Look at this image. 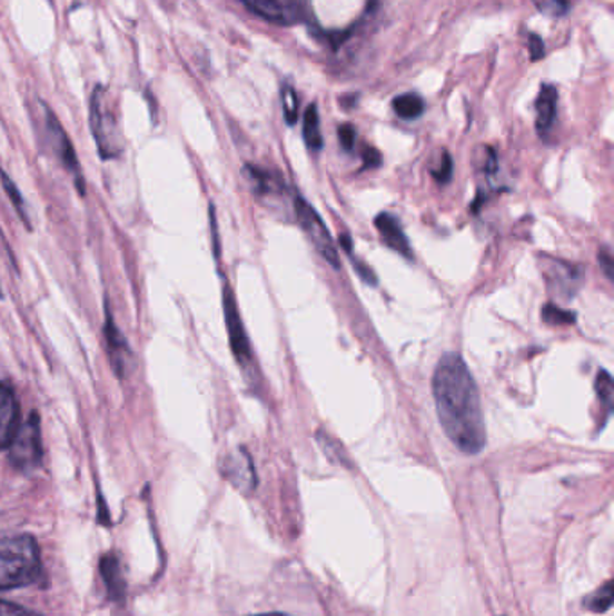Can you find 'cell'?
<instances>
[{"label":"cell","instance_id":"1","mask_svg":"<svg viewBox=\"0 0 614 616\" xmlns=\"http://www.w3.org/2000/svg\"><path fill=\"white\" fill-rule=\"evenodd\" d=\"M436 413L445 435L465 455L487 446V427L476 380L458 354H445L433 375Z\"/></svg>","mask_w":614,"mask_h":616},{"label":"cell","instance_id":"2","mask_svg":"<svg viewBox=\"0 0 614 616\" xmlns=\"http://www.w3.org/2000/svg\"><path fill=\"white\" fill-rule=\"evenodd\" d=\"M42 578L37 540L28 534H0V589L31 586Z\"/></svg>","mask_w":614,"mask_h":616},{"label":"cell","instance_id":"3","mask_svg":"<svg viewBox=\"0 0 614 616\" xmlns=\"http://www.w3.org/2000/svg\"><path fill=\"white\" fill-rule=\"evenodd\" d=\"M90 132L95 136L96 147L101 159H116L123 152V138L119 130L118 118L110 105L109 90L98 86L90 96Z\"/></svg>","mask_w":614,"mask_h":616},{"label":"cell","instance_id":"4","mask_svg":"<svg viewBox=\"0 0 614 616\" xmlns=\"http://www.w3.org/2000/svg\"><path fill=\"white\" fill-rule=\"evenodd\" d=\"M294 213L298 219L299 226L307 235L308 240L314 244L317 252L330 264L334 269H339L340 260L337 255L336 244L331 238L330 231L326 228L321 217L317 215L316 209L303 199L301 195H294Z\"/></svg>","mask_w":614,"mask_h":616},{"label":"cell","instance_id":"5","mask_svg":"<svg viewBox=\"0 0 614 616\" xmlns=\"http://www.w3.org/2000/svg\"><path fill=\"white\" fill-rule=\"evenodd\" d=\"M10 449L11 464L20 470H33L42 461V438H40V420L37 413L29 415L24 424H20Z\"/></svg>","mask_w":614,"mask_h":616},{"label":"cell","instance_id":"6","mask_svg":"<svg viewBox=\"0 0 614 616\" xmlns=\"http://www.w3.org/2000/svg\"><path fill=\"white\" fill-rule=\"evenodd\" d=\"M46 130H48L49 145H51L52 150H55L58 159L62 162L63 168L75 177L76 185L80 188V193L83 195V191H86L83 173H81L80 161H78V157H76L71 139L67 136L57 116L52 115L48 107H46Z\"/></svg>","mask_w":614,"mask_h":616},{"label":"cell","instance_id":"7","mask_svg":"<svg viewBox=\"0 0 614 616\" xmlns=\"http://www.w3.org/2000/svg\"><path fill=\"white\" fill-rule=\"evenodd\" d=\"M224 316H226L227 334H229L232 354L240 365H249L252 360L251 345L247 339L246 328H244L240 314H238L237 301H235V296L229 287H224Z\"/></svg>","mask_w":614,"mask_h":616},{"label":"cell","instance_id":"8","mask_svg":"<svg viewBox=\"0 0 614 616\" xmlns=\"http://www.w3.org/2000/svg\"><path fill=\"white\" fill-rule=\"evenodd\" d=\"M222 475L232 487L244 494H251L258 485V476H256L251 455L244 447H238L226 456L222 464Z\"/></svg>","mask_w":614,"mask_h":616},{"label":"cell","instance_id":"9","mask_svg":"<svg viewBox=\"0 0 614 616\" xmlns=\"http://www.w3.org/2000/svg\"><path fill=\"white\" fill-rule=\"evenodd\" d=\"M244 4L261 19L279 26L296 24L301 14L298 0H244Z\"/></svg>","mask_w":614,"mask_h":616},{"label":"cell","instance_id":"10","mask_svg":"<svg viewBox=\"0 0 614 616\" xmlns=\"http://www.w3.org/2000/svg\"><path fill=\"white\" fill-rule=\"evenodd\" d=\"M19 426L17 395L8 382L0 380V450L11 446Z\"/></svg>","mask_w":614,"mask_h":616},{"label":"cell","instance_id":"11","mask_svg":"<svg viewBox=\"0 0 614 616\" xmlns=\"http://www.w3.org/2000/svg\"><path fill=\"white\" fill-rule=\"evenodd\" d=\"M105 341H107V348H109L113 371L119 377H123L125 368H127L128 359L132 357V351H130L127 339L119 330L118 325L113 321L109 307H107V316H105Z\"/></svg>","mask_w":614,"mask_h":616},{"label":"cell","instance_id":"12","mask_svg":"<svg viewBox=\"0 0 614 616\" xmlns=\"http://www.w3.org/2000/svg\"><path fill=\"white\" fill-rule=\"evenodd\" d=\"M548 284L557 290L558 296H563L564 299H572L584 284V270H582V267L573 266V264L557 261L549 269Z\"/></svg>","mask_w":614,"mask_h":616},{"label":"cell","instance_id":"13","mask_svg":"<svg viewBox=\"0 0 614 616\" xmlns=\"http://www.w3.org/2000/svg\"><path fill=\"white\" fill-rule=\"evenodd\" d=\"M375 228H377L378 235L383 238V242L398 252L402 257L412 260V244L407 240L406 232L402 229L400 222H398L392 213L377 215L375 219Z\"/></svg>","mask_w":614,"mask_h":616},{"label":"cell","instance_id":"14","mask_svg":"<svg viewBox=\"0 0 614 616\" xmlns=\"http://www.w3.org/2000/svg\"><path fill=\"white\" fill-rule=\"evenodd\" d=\"M557 100L558 92L552 83H544L541 87L539 96L535 101V127L541 136L552 130L553 123H555V116H557Z\"/></svg>","mask_w":614,"mask_h":616},{"label":"cell","instance_id":"15","mask_svg":"<svg viewBox=\"0 0 614 616\" xmlns=\"http://www.w3.org/2000/svg\"><path fill=\"white\" fill-rule=\"evenodd\" d=\"M101 578H103L105 588L109 593L110 600L113 603H123L127 595V583H125L123 572L119 565L118 555L107 554L101 557L100 563Z\"/></svg>","mask_w":614,"mask_h":616},{"label":"cell","instance_id":"16","mask_svg":"<svg viewBox=\"0 0 614 616\" xmlns=\"http://www.w3.org/2000/svg\"><path fill=\"white\" fill-rule=\"evenodd\" d=\"M303 138L307 142V147L314 152H319L323 148L321 129H319V112H317V105H310L307 112H305V119H303Z\"/></svg>","mask_w":614,"mask_h":616},{"label":"cell","instance_id":"17","mask_svg":"<svg viewBox=\"0 0 614 616\" xmlns=\"http://www.w3.org/2000/svg\"><path fill=\"white\" fill-rule=\"evenodd\" d=\"M393 110L395 115L402 119H416L420 118L426 110V103L422 100L420 96L407 92V95L397 96L393 100Z\"/></svg>","mask_w":614,"mask_h":616},{"label":"cell","instance_id":"18","mask_svg":"<svg viewBox=\"0 0 614 616\" xmlns=\"http://www.w3.org/2000/svg\"><path fill=\"white\" fill-rule=\"evenodd\" d=\"M595 391L598 403H601L602 408L605 409L607 417H610L611 413H613L614 403V385L610 371L601 370L596 374Z\"/></svg>","mask_w":614,"mask_h":616},{"label":"cell","instance_id":"19","mask_svg":"<svg viewBox=\"0 0 614 616\" xmlns=\"http://www.w3.org/2000/svg\"><path fill=\"white\" fill-rule=\"evenodd\" d=\"M611 606H613V584H611V580H607L595 593H591L590 597H586V600H584V607H586L587 612L601 613V615L602 613L610 612Z\"/></svg>","mask_w":614,"mask_h":616},{"label":"cell","instance_id":"20","mask_svg":"<svg viewBox=\"0 0 614 616\" xmlns=\"http://www.w3.org/2000/svg\"><path fill=\"white\" fill-rule=\"evenodd\" d=\"M246 173L249 176V180L252 182L256 193L267 195L273 193L276 190V186H279L278 179L273 177V173L261 168L247 165Z\"/></svg>","mask_w":614,"mask_h":616},{"label":"cell","instance_id":"21","mask_svg":"<svg viewBox=\"0 0 614 616\" xmlns=\"http://www.w3.org/2000/svg\"><path fill=\"white\" fill-rule=\"evenodd\" d=\"M317 441L319 446L325 450V455L330 458L331 461L336 464L348 465V456H346L345 447L340 446L339 441L336 438L328 435L325 431H317Z\"/></svg>","mask_w":614,"mask_h":616},{"label":"cell","instance_id":"22","mask_svg":"<svg viewBox=\"0 0 614 616\" xmlns=\"http://www.w3.org/2000/svg\"><path fill=\"white\" fill-rule=\"evenodd\" d=\"M0 182H2V186H4L6 193H8L11 202H13L14 209L19 211L20 217H22V220L28 223L29 228L28 213H26V202L24 199H22V195H20L19 188H17V185H14L13 180L8 177V173L2 170H0Z\"/></svg>","mask_w":614,"mask_h":616},{"label":"cell","instance_id":"23","mask_svg":"<svg viewBox=\"0 0 614 616\" xmlns=\"http://www.w3.org/2000/svg\"><path fill=\"white\" fill-rule=\"evenodd\" d=\"M281 105H284V116L287 119V123H296L299 116V101L298 95H296V90L293 87H281Z\"/></svg>","mask_w":614,"mask_h":616},{"label":"cell","instance_id":"24","mask_svg":"<svg viewBox=\"0 0 614 616\" xmlns=\"http://www.w3.org/2000/svg\"><path fill=\"white\" fill-rule=\"evenodd\" d=\"M544 321L549 322V325H575V314L570 312V310H564V308L555 307V305L548 304L543 308Z\"/></svg>","mask_w":614,"mask_h":616},{"label":"cell","instance_id":"25","mask_svg":"<svg viewBox=\"0 0 614 616\" xmlns=\"http://www.w3.org/2000/svg\"><path fill=\"white\" fill-rule=\"evenodd\" d=\"M532 2L541 13L549 14V17H564L570 10L566 0H532Z\"/></svg>","mask_w":614,"mask_h":616},{"label":"cell","instance_id":"26","mask_svg":"<svg viewBox=\"0 0 614 616\" xmlns=\"http://www.w3.org/2000/svg\"><path fill=\"white\" fill-rule=\"evenodd\" d=\"M433 176H435V179L438 180V182H442V185L449 182L450 177H453V159H450L449 153H442L438 168L433 170Z\"/></svg>","mask_w":614,"mask_h":616},{"label":"cell","instance_id":"27","mask_svg":"<svg viewBox=\"0 0 614 616\" xmlns=\"http://www.w3.org/2000/svg\"><path fill=\"white\" fill-rule=\"evenodd\" d=\"M337 136H339V142L343 150H345V152H351L355 147V139H357V132H355L354 125H340L339 130H337Z\"/></svg>","mask_w":614,"mask_h":616},{"label":"cell","instance_id":"28","mask_svg":"<svg viewBox=\"0 0 614 616\" xmlns=\"http://www.w3.org/2000/svg\"><path fill=\"white\" fill-rule=\"evenodd\" d=\"M0 616H38L37 613L26 607L17 606V604L4 603L0 600Z\"/></svg>","mask_w":614,"mask_h":616},{"label":"cell","instance_id":"29","mask_svg":"<svg viewBox=\"0 0 614 616\" xmlns=\"http://www.w3.org/2000/svg\"><path fill=\"white\" fill-rule=\"evenodd\" d=\"M598 264H601L602 269H604V275L607 280L613 281V255H611L610 247H602L598 251Z\"/></svg>","mask_w":614,"mask_h":616},{"label":"cell","instance_id":"30","mask_svg":"<svg viewBox=\"0 0 614 616\" xmlns=\"http://www.w3.org/2000/svg\"><path fill=\"white\" fill-rule=\"evenodd\" d=\"M348 257L351 258V261H354V269L359 272L360 278H363L366 284L377 285V276L374 275V270L364 267V264H360L359 260H355L351 255H348Z\"/></svg>","mask_w":614,"mask_h":616},{"label":"cell","instance_id":"31","mask_svg":"<svg viewBox=\"0 0 614 616\" xmlns=\"http://www.w3.org/2000/svg\"><path fill=\"white\" fill-rule=\"evenodd\" d=\"M363 161L366 168H378L383 162V157L375 150V148H366L363 153Z\"/></svg>","mask_w":614,"mask_h":616},{"label":"cell","instance_id":"32","mask_svg":"<svg viewBox=\"0 0 614 616\" xmlns=\"http://www.w3.org/2000/svg\"><path fill=\"white\" fill-rule=\"evenodd\" d=\"M529 54H532V60H541L543 58L544 43L537 34H529Z\"/></svg>","mask_w":614,"mask_h":616},{"label":"cell","instance_id":"33","mask_svg":"<svg viewBox=\"0 0 614 616\" xmlns=\"http://www.w3.org/2000/svg\"><path fill=\"white\" fill-rule=\"evenodd\" d=\"M255 616H293V615H287V613H264V615H255Z\"/></svg>","mask_w":614,"mask_h":616},{"label":"cell","instance_id":"34","mask_svg":"<svg viewBox=\"0 0 614 616\" xmlns=\"http://www.w3.org/2000/svg\"><path fill=\"white\" fill-rule=\"evenodd\" d=\"M0 298H2V290H0Z\"/></svg>","mask_w":614,"mask_h":616}]
</instances>
